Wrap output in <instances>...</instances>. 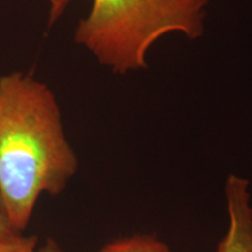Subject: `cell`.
I'll use <instances>...</instances> for the list:
<instances>
[{"label":"cell","mask_w":252,"mask_h":252,"mask_svg":"<svg viewBox=\"0 0 252 252\" xmlns=\"http://www.w3.org/2000/svg\"><path fill=\"white\" fill-rule=\"evenodd\" d=\"M15 234H19V232H15L14 230L8 225V223L6 222L4 216L0 213V238L9 237V236H13Z\"/></svg>","instance_id":"8992f818"},{"label":"cell","mask_w":252,"mask_h":252,"mask_svg":"<svg viewBox=\"0 0 252 252\" xmlns=\"http://www.w3.org/2000/svg\"><path fill=\"white\" fill-rule=\"evenodd\" d=\"M37 252H64L60 248V245L56 243L54 239L48 238L46 241V243L41 247Z\"/></svg>","instance_id":"52a82bcc"},{"label":"cell","mask_w":252,"mask_h":252,"mask_svg":"<svg viewBox=\"0 0 252 252\" xmlns=\"http://www.w3.org/2000/svg\"><path fill=\"white\" fill-rule=\"evenodd\" d=\"M78 169L47 84L21 71L0 77V213L23 234L42 194H61Z\"/></svg>","instance_id":"6da1fadb"},{"label":"cell","mask_w":252,"mask_h":252,"mask_svg":"<svg viewBox=\"0 0 252 252\" xmlns=\"http://www.w3.org/2000/svg\"><path fill=\"white\" fill-rule=\"evenodd\" d=\"M225 200L229 228L216 252H252V204L248 179L229 175Z\"/></svg>","instance_id":"3957f363"},{"label":"cell","mask_w":252,"mask_h":252,"mask_svg":"<svg viewBox=\"0 0 252 252\" xmlns=\"http://www.w3.org/2000/svg\"><path fill=\"white\" fill-rule=\"evenodd\" d=\"M99 252H172L163 242L152 236H134L106 244Z\"/></svg>","instance_id":"277c9868"},{"label":"cell","mask_w":252,"mask_h":252,"mask_svg":"<svg viewBox=\"0 0 252 252\" xmlns=\"http://www.w3.org/2000/svg\"><path fill=\"white\" fill-rule=\"evenodd\" d=\"M36 236L15 234L6 238H0V252H37Z\"/></svg>","instance_id":"5b68a950"},{"label":"cell","mask_w":252,"mask_h":252,"mask_svg":"<svg viewBox=\"0 0 252 252\" xmlns=\"http://www.w3.org/2000/svg\"><path fill=\"white\" fill-rule=\"evenodd\" d=\"M70 0H48L55 23ZM210 0H94L75 31V41L115 74L147 67L151 46L168 33L189 39L203 34Z\"/></svg>","instance_id":"7a4b0ae2"}]
</instances>
